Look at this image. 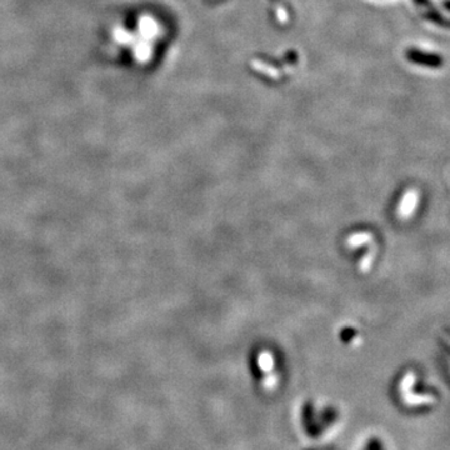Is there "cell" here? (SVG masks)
I'll return each mask as SVG.
<instances>
[{
  "label": "cell",
  "instance_id": "cell-1",
  "mask_svg": "<svg viewBox=\"0 0 450 450\" xmlns=\"http://www.w3.org/2000/svg\"><path fill=\"white\" fill-rule=\"evenodd\" d=\"M409 58H412L414 62L418 63H423V64H428V65H439V58L437 56H433V55H424L423 53H417V51H412L409 53Z\"/></svg>",
  "mask_w": 450,
  "mask_h": 450
}]
</instances>
